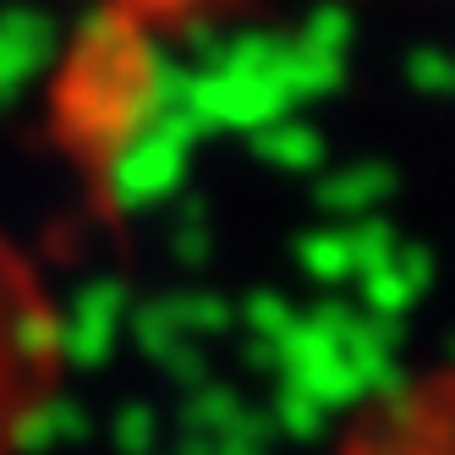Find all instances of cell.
<instances>
[{"instance_id":"cell-1","label":"cell","mask_w":455,"mask_h":455,"mask_svg":"<svg viewBox=\"0 0 455 455\" xmlns=\"http://www.w3.org/2000/svg\"><path fill=\"white\" fill-rule=\"evenodd\" d=\"M93 6H105L110 17H126V22H204L225 0H93Z\"/></svg>"}]
</instances>
